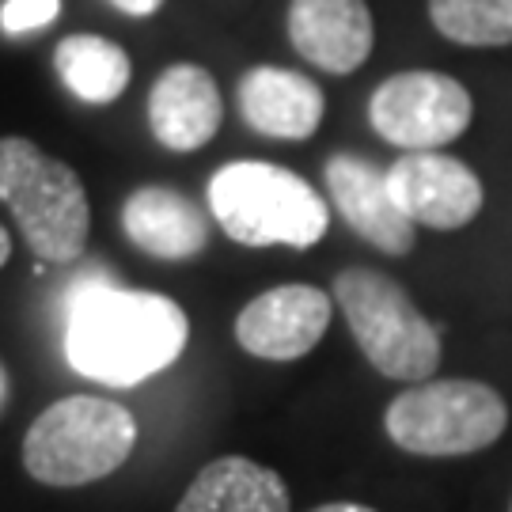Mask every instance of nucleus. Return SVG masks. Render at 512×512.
I'll return each instance as SVG.
<instances>
[{
	"label": "nucleus",
	"instance_id": "nucleus-1",
	"mask_svg": "<svg viewBox=\"0 0 512 512\" xmlns=\"http://www.w3.org/2000/svg\"><path fill=\"white\" fill-rule=\"evenodd\" d=\"M65 308V357L95 384L137 387L175 365L190 342L186 311L160 293H129L107 274L73 277Z\"/></svg>",
	"mask_w": 512,
	"mask_h": 512
},
{
	"label": "nucleus",
	"instance_id": "nucleus-2",
	"mask_svg": "<svg viewBox=\"0 0 512 512\" xmlns=\"http://www.w3.org/2000/svg\"><path fill=\"white\" fill-rule=\"evenodd\" d=\"M209 213L224 236L243 247H293L308 251L327 236L330 213L319 190L289 167L239 160L209 179Z\"/></svg>",
	"mask_w": 512,
	"mask_h": 512
},
{
	"label": "nucleus",
	"instance_id": "nucleus-3",
	"mask_svg": "<svg viewBox=\"0 0 512 512\" xmlns=\"http://www.w3.org/2000/svg\"><path fill=\"white\" fill-rule=\"evenodd\" d=\"M137 444V421L122 403L65 395L50 403L23 437V467L42 486L73 490L114 475Z\"/></svg>",
	"mask_w": 512,
	"mask_h": 512
},
{
	"label": "nucleus",
	"instance_id": "nucleus-4",
	"mask_svg": "<svg viewBox=\"0 0 512 512\" xmlns=\"http://www.w3.org/2000/svg\"><path fill=\"white\" fill-rule=\"evenodd\" d=\"M0 202L42 262H76L88 247V190L69 164L27 137H0Z\"/></svg>",
	"mask_w": 512,
	"mask_h": 512
},
{
	"label": "nucleus",
	"instance_id": "nucleus-5",
	"mask_svg": "<svg viewBox=\"0 0 512 512\" xmlns=\"http://www.w3.org/2000/svg\"><path fill=\"white\" fill-rule=\"evenodd\" d=\"M334 300L368 365L387 380H425L440 365V334L395 277L353 266L334 277Z\"/></svg>",
	"mask_w": 512,
	"mask_h": 512
},
{
	"label": "nucleus",
	"instance_id": "nucleus-6",
	"mask_svg": "<svg viewBox=\"0 0 512 512\" xmlns=\"http://www.w3.org/2000/svg\"><path fill=\"white\" fill-rule=\"evenodd\" d=\"M509 425V406L478 380H429L387 406L384 429L410 456H471Z\"/></svg>",
	"mask_w": 512,
	"mask_h": 512
},
{
	"label": "nucleus",
	"instance_id": "nucleus-7",
	"mask_svg": "<svg viewBox=\"0 0 512 512\" xmlns=\"http://www.w3.org/2000/svg\"><path fill=\"white\" fill-rule=\"evenodd\" d=\"M471 114V95L459 80L425 69L387 76L368 103L372 129L387 145L406 152H437L452 145L471 126Z\"/></svg>",
	"mask_w": 512,
	"mask_h": 512
},
{
	"label": "nucleus",
	"instance_id": "nucleus-8",
	"mask_svg": "<svg viewBox=\"0 0 512 512\" xmlns=\"http://www.w3.org/2000/svg\"><path fill=\"white\" fill-rule=\"evenodd\" d=\"M387 190L410 224L456 232L482 213V183L471 167L444 152H406L387 171Z\"/></svg>",
	"mask_w": 512,
	"mask_h": 512
},
{
	"label": "nucleus",
	"instance_id": "nucleus-9",
	"mask_svg": "<svg viewBox=\"0 0 512 512\" xmlns=\"http://www.w3.org/2000/svg\"><path fill=\"white\" fill-rule=\"evenodd\" d=\"M330 300L315 285H277L236 315V342L262 361H296L330 327Z\"/></svg>",
	"mask_w": 512,
	"mask_h": 512
},
{
	"label": "nucleus",
	"instance_id": "nucleus-10",
	"mask_svg": "<svg viewBox=\"0 0 512 512\" xmlns=\"http://www.w3.org/2000/svg\"><path fill=\"white\" fill-rule=\"evenodd\" d=\"M327 190L334 209L342 213L357 236L384 255H406L414 247V224L395 205L387 190V175L361 156L338 152L327 160Z\"/></svg>",
	"mask_w": 512,
	"mask_h": 512
},
{
	"label": "nucleus",
	"instance_id": "nucleus-11",
	"mask_svg": "<svg viewBox=\"0 0 512 512\" xmlns=\"http://www.w3.org/2000/svg\"><path fill=\"white\" fill-rule=\"evenodd\" d=\"M289 42L308 65L346 76L368 61L376 27L365 0H293Z\"/></svg>",
	"mask_w": 512,
	"mask_h": 512
},
{
	"label": "nucleus",
	"instance_id": "nucleus-12",
	"mask_svg": "<svg viewBox=\"0 0 512 512\" xmlns=\"http://www.w3.org/2000/svg\"><path fill=\"white\" fill-rule=\"evenodd\" d=\"M224 99L217 80L202 65L179 61L160 73L148 92V126L152 137L171 152H198L220 129Z\"/></svg>",
	"mask_w": 512,
	"mask_h": 512
},
{
	"label": "nucleus",
	"instance_id": "nucleus-13",
	"mask_svg": "<svg viewBox=\"0 0 512 512\" xmlns=\"http://www.w3.org/2000/svg\"><path fill=\"white\" fill-rule=\"evenodd\" d=\"M236 99L243 122L262 137H277V141H308L327 110V99L311 76L277 69V65L247 69Z\"/></svg>",
	"mask_w": 512,
	"mask_h": 512
},
{
	"label": "nucleus",
	"instance_id": "nucleus-14",
	"mask_svg": "<svg viewBox=\"0 0 512 512\" xmlns=\"http://www.w3.org/2000/svg\"><path fill=\"white\" fill-rule=\"evenodd\" d=\"M122 228L137 251L164 262H186L209 243V220L171 186H141L122 205Z\"/></svg>",
	"mask_w": 512,
	"mask_h": 512
},
{
	"label": "nucleus",
	"instance_id": "nucleus-15",
	"mask_svg": "<svg viewBox=\"0 0 512 512\" xmlns=\"http://www.w3.org/2000/svg\"><path fill=\"white\" fill-rule=\"evenodd\" d=\"M175 512H289V486L274 467L220 456L198 471Z\"/></svg>",
	"mask_w": 512,
	"mask_h": 512
},
{
	"label": "nucleus",
	"instance_id": "nucleus-16",
	"mask_svg": "<svg viewBox=\"0 0 512 512\" xmlns=\"http://www.w3.org/2000/svg\"><path fill=\"white\" fill-rule=\"evenodd\" d=\"M54 69L80 103H114L129 88V54L103 35H69L57 42Z\"/></svg>",
	"mask_w": 512,
	"mask_h": 512
},
{
	"label": "nucleus",
	"instance_id": "nucleus-17",
	"mask_svg": "<svg viewBox=\"0 0 512 512\" xmlns=\"http://www.w3.org/2000/svg\"><path fill=\"white\" fill-rule=\"evenodd\" d=\"M429 19L459 46H512V0H429Z\"/></svg>",
	"mask_w": 512,
	"mask_h": 512
},
{
	"label": "nucleus",
	"instance_id": "nucleus-18",
	"mask_svg": "<svg viewBox=\"0 0 512 512\" xmlns=\"http://www.w3.org/2000/svg\"><path fill=\"white\" fill-rule=\"evenodd\" d=\"M61 16V0H4L0 8V31L4 35H27Z\"/></svg>",
	"mask_w": 512,
	"mask_h": 512
},
{
	"label": "nucleus",
	"instance_id": "nucleus-19",
	"mask_svg": "<svg viewBox=\"0 0 512 512\" xmlns=\"http://www.w3.org/2000/svg\"><path fill=\"white\" fill-rule=\"evenodd\" d=\"M118 12H126V16H137V19H145V16H156L160 8H164V0H110Z\"/></svg>",
	"mask_w": 512,
	"mask_h": 512
},
{
	"label": "nucleus",
	"instance_id": "nucleus-20",
	"mask_svg": "<svg viewBox=\"0 0 512 512\" xmlns=\"http://www.w3.org/2000/svg\"><path fill=\"white\" fill-rule=\"evenodd\" d=\"M311 512H376V509L357 505V501H330V505H319V509H311Z\"/></svg>",
	"mask_w": 512,
	"mask_h": 512
},
{
	"label": "nucleus",
	"instance_id": "nucleus-21",
	"mask_svg": "<svg viewBox=\"0 0 512 512\" xmlns=\"http://www.w3.org/2000/svg\"><path fill=\"white\" fill-rule=\"evenodd\" d=\"M12 258V236H8V228L0 224V266Z\"/></svg>",
	"mask_w": 512,
	"mask_h": 512
},
{
	"label": "nucleus",
	"instance_id": "nucleus-22",
	"mask_svg": "<svg viewBox=\"0 0 512 512\" xmlns=\"http://www.w3.org/2000/svg\"><path fill=\"white\" fill-rule=\"evenodd\" d=\"M0 391H4V380H0Z\"/></svg>",
	"mask_w": 512,
	"mask_h": 512
}]
</instances>
